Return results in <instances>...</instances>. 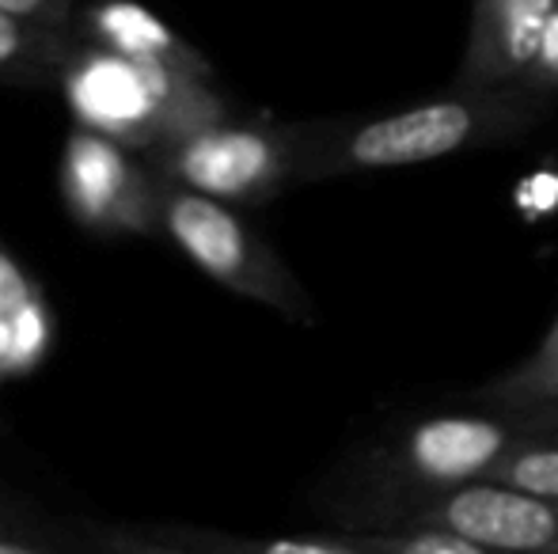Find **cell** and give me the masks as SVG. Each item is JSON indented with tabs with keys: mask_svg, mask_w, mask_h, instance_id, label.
<instances>
[{
	"mask_svg": "<svg viewBox=\"0 0 558 554\" xmlns=\"http://www.w3.org/2000/svg\"><path fill=\"white\" fill-rule=\"evenodd\" d=\"M547 415V410H544ZM532 410H448L399 429L388 444L368 452L327 497L342 532L403 528L422 505L468 482L490 479L494 467L544 421Z\"/></svg>",
	"mask_w": 558,
	"mask_h": 554,
	"instance_id": "cell-1",
	"label": "cell"
},
{
	"mask_svg": "<svg viewBox=\"0 0 558 554\" xmlns=\"http://www.w3.org/2000/svg\"><path fill=\"white\" fill-rule=\"evenodd\" d=\"M551 111V96L524 84L490 91L452 88L441 99L407 107L380 119L308 122L301 183L361 175V171L414 168L471 148L506 145L529 134Z\"/></svg>",
	"mask_w": 558,
	"mask_h": 554,
	"instance_id": "cell-2",
	"label": "cell"
},
{
	"mask_svg": "<svg viewBox=\"0 0 558 554\" xmlns=\"http://www.w3.org/2000/svg\"><path fill=\"white\" fill-rule=\"evenodd\" d=\"M58 91L76 126L96 130L145 156L186 134L235 119L214 76L130 61L81 38L61 69Z\"/></svg>",
	"mask_w": 558,
	"mask_h": 554,
	"instance_id": "cell-3",
	"label": "cell"
},
{
	"mask_svg": "<svg viewBox=\"0 0 558 554\" xmlns=\"http://www.w3.org/2000/svg\"><path fill=\"white\" fill-rule=\"evenodd\" d=\"M163 236L228 293L278 311L289 323H316V304L278 251L217 198L163 183Z\"/></svg>",
	"mask_w": 558,
	"mask_h": 554,
	"instance_id": "cell-4",
	"label": "cell"
},
{
	"mask_svg": "<svg viewBox=\"0 0 558 554\" xmlns=\"http://www.w3.org/2000/svg\"><path fill=\"white\" fill-rule=\"evenodd\" d=\"M304 140L308 122L228 119L171 140L148 160L171 186L198 190L225 206H263L289 186H301Z\"/></svg>",
	"mask_w": 558,
	"mask_h": 554,
	"instance_id": "cell-5",
	"label": "cell"
},
{
	"mask_svg": "<svg viewBox=\"0 0 558 554\" xmlns=\"http://www.w3.org/2000/svg\"><path fill=\"white\" fill-rule=\"evenodd\" d=\"M61 201L81 229L96 236L163 232V178L145 152L96 130L73 126L58 168Z\"/></svg>",
	"mask_w": 558,
	"mask_h": 554,
	"instance_id": "cell-6",
	"label": "cell"
},
{
	"mask_svg": "<svg viewBox=\"0 0 558 554\" xmlns=\"http://www.w3.org/2000/svg\"><path fill=\"white\" fill-rule=\"evenodd\" d=\"M403 528H437L498 554H555L558 497L478 479L422 505Z\"/></svg>",
	"mask_w": 558,
	"mask_h": 554,
	"instance_id": "cell-7",
	"label": "cell"
},
{
	"mask_svg": "<svg viewBox=\"0 0 558 554\" xmlns=\"http://www.w3.org/2000/svg\"><path fill=\"white\" fill-rule=\"evenodd\" d=\"M558 0H475L452 88L490 91L529 76Z\"/></svg>",
	"mask_w": 558,
	"mask_h": 554,
	"instance_id": "cell-8",
	"label": "cell"
},
{
	"mask_svg": "<svg viewBox=\"0 0 558 554\" xmlns=\"http://www.w3.org/2000/svg\"><path fill=\"white\" fill-rule=\"evenodd\" d=\"M73 35L81 42L104 46L130 61L183 69V73L214 76V65L202 50H194L168 20L137 0H84L76 12Z\"/></svg>",
	"mask_w": 558,
	"mask_h": 554,
	"instance_id": "cell-9",
	"label": "cell"
},
{
	"mask_svg": "<svg viewBox=\"0 0 558 554\" xmlns=\"http://www.w3.org/2000/svg\"><path fill=\"white\" fill-rule=\"evenodd\" d=\"M156 535L191 554H376L365 532L327 535H235L198 525H156Z\"/></svg>",
	"mask_w": 558,
	"mask_h": 554,
	"instance_id": "cell-10",
	"label": "cell"
},
{
	"mask_svg": "<svg viewBox=\"0 0 558 554\" xmlns=\"http://www.w3.org/2000/svg\"><path fill=\"white\" fill-rule=\"evenodd\" d=\"M76 50L73 30L38 27L0 12V84L15 88H58V76Z\"/></svg>",
	"mask_w": 558,
	"mask_h": 554,
	"instance_id": "cell-11",
	"label": "cell"
},
{
	"mask_svg": "<svg viewBox=\"0 0 558 554\" xmlns=\"http://www.w3.org/2000/svg\"><path fill=\"white\" fill-rule=\"evenodd\" d=\"M475 403L501 410H532V415L558 410V316L521 365L478 387Z\"/></svg>",
	"mask_w": 558,
	"mask_h": 554,
	"instance_id": "cell-12",
	"label": "cell"
},
{
	"mask_svg": "<svg viewBox=\"0 0 558 554\" xmlns=\"http://www.w3.org/2000/svg\"><path fill=\"white\" fill-rule=\"evenodd\" d=\"M490 479L532 490V494L558 497V410H547L544 421L494 467Z\"/></svg>",
	"mask_w": 558,
	"mask_h": 554,
	"instance_id": "cell-13",
	"label": "cell"
},
{
	"mask_svg": "<svg viewBox=\"0 0 558 554\" xmlns=\"http://www.w3.org/2000/svg\"><path fill=\"white\" fill-rule=\"evenodd\" d=\"M53 346V319L46 296L15 316H0V384L27 377Z\"/></svg>",
	"mask_w": 558,
	"mask_h": 554,
	"instance_id": "cell-14",
	"label": "cell"
},
{
	"mask_svg": "<svg viewBox=\"0 0 558 554\" xmlns=\"http://www.w3.org/2000/svg\"><path fill=\"white\" fill-rule=\"evenodd\" d=\"M81 540L92 554H191L171 540L156 535L153 528H122V525H84Z\"/></svg>",
	"mask_w": 558,
	"mask_h": 554,
	"instance_id": "cell-15",
	"label": "cell"
},
{
	"mask_svg": "<svg viewBox=\"0 0 558 554\" xmlns=\"http://www.w3.org/2000/svg\"><path fill=\"white\" fill-rule=\"evenodd\" d=\"M0 554H73L61 547L58 535L31 520L15 502L0 497Z\"/></svg>",
	"mask_w": 558,
	"mask_h": 554,
	"instance_id": "cell-16",
	"label": "cell"
},
{
	"mask_svg": "<svg viewBox=\"0 0 558 554\" xmlns=\"http://www.w3.org/2000/svg\"><path fill=\"white\" fill-rule=\"evenodd\" d=\"M35 300H43L38 281L8 247H0V316H15Z\"/></svg>",
	"mask_w": 558,
	"mask_h": 554,
	"instance_id": "cell-17",
	"label": "cell"
},
{
	"mask_svg": "<svg viewBox=\"0 0 558 554\" xmlns=\"http://www.w3.org/2000/svg\"><path fill=\"white\" fill-rule=\"evenodd\" d=\"M81 4L84 0H0V12L15 15V20L38 23V27L73 30Z\"/></svg>",
	"mask_w": 558,
	"mask_h": 554,
	"instance_id": "cell-18",
	"label": "cell"
},
{
	"mask_svg": "<svg viewBox=\"0 0 558 554\" xmlns=\"http://www.w3.org/2000/svg\"><path fill=\"white\" fill-rule=\"evenodd\" d=\"M521 84L532 91H544V96H555L558 91V8H555L551 23H547V35H544V46H539L536 65L529 69V76H524Z\"/></svg>",
	"mask_w": 558,
	"mask_h": 554,
	"instance_id": "cell-19",
	"label": "cell"
},
{
	"mask_svg": "<svg viewBox=\"0 0 558 554\" xmlns=\"http://www.w3.org/2000/svg\"><path fill=\"white\" fill-rule=\"evenodd\" d=\"M555 554H558V551H555Z\"/></svg>",
	"mask_w": 558,
	"mask_h": 554,
	"instance_id": "cell-20",
	"label": "cell"
}]
</instances>
